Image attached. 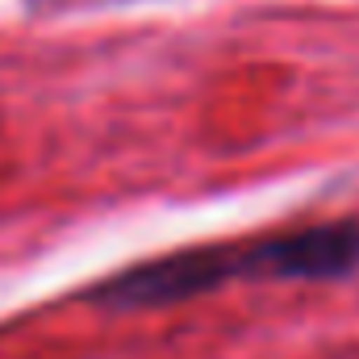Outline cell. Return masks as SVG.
Masks as SVG:
<instances>
[{
	"instance_id": "obj_1",
	"label": "cell",
	"mask_w": 359,
	"mask_h": 359,
	"mask_svg": "<svg viewBox=\"0 0 359 359\" xmlns=\"http://www.w3.org/2000/svg\"><path fill=\"white\" fill-rule=\"evenodd\" d=\"M359 271V217L301 226L255 243L188 247L104 276L84 301L104 309H159L213 292L230 280H343Z\"/></svg>"
}]
</instances>
